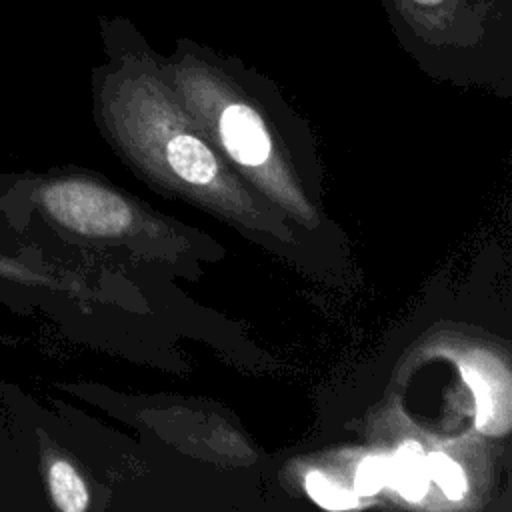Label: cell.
I'll use <instances>...</instances> for the list:
<instances>
[{
	"label": "cell",
	"instance_id": "cell-11",
	"mask_svg": "<svg viewBox=\"0 0 512 512\" xmlns=\"http://www.w3.org/2000/svg\"><path fill=\"white\" fill-rule=\"evenodd\" d=\"M412 2L418 4L420 8H440L448 0H412Z\"/></svg>",
	"mask_w": 512,
	"mask_h": 512
},
{
	"label": "cell",
	"instance_id": "cell-3",
	"mask_svg": "<svg viewBox=\"0 0 512 512\" xmlns=\"http://www.w3.org/2000/svg\"><path fill=\"white\" fill-rule=\"evenodd\" d=\"M428 464L422 448L406 442L392 458L386 460V484L408 500H420L428 488Z\"/></svg>",
	"mask_w": 512,
	"mask_h": 512
},
{
	"label": "cell",
	"instance_id": "cell-4",
	"mask_svg": "<svg viewBox=\"0 0 512 512\" xmlns=\"http://www.w3.org/2000/svg\"><path fill=\"white\" fill-rule=\"evenodd\" d=\"M166 158L172 170L190 184H208L218 170L212 152L190 134L174 136L168 142Z\"/></svg>",
	"mask_w": 512,
	"mask_h": 512
},
{
	"label": "cell",
	"instance_id": "cell-6",
	"mask_svg": "<svg viewBox=\"0 0 512 512\" xmlns=\"http://www.w3.org/2000/svg\"><path fill=\"white\" fill-rule=\"evenodd\" d=\"M16 498V424L8 408V384L0 380V498Z\"/></svg>",
	"mask_w": 512,
	"mask_h": 512
},
{
	"label": "cell",
	"instance_id": "cell-2",
	"mask_svg": "<svg viewBox=\"0 0 512 512\" xmlns=\"http://www.w3.org/2000/svg\"><path fill=\"white\" fill-rule=\"evenodd\" d=\"M220 134L226 150L240 164L256 166L270 154V138L260 116L244 104H230L222 112Z\"/></svg>",
	"mask_w": 512,
	"mask_h": 512
},
{
	"label": "cell",
	"instance_id": "cell-9",
	"mask_svg": "<svg viewBox=\"0 0 512 512\" xmlns=\"http://www.w3.org/2000/svg\"><path fill=\"white\" fill-rule=\"evenodd\" d=\"M426 464H428L430 478L440 486V490L448 498L452 500L462 498L466 490V478L462 468L452 458H448L442 452H432L430 456H426Z\"/></svg>",
	"mask_w": 512,
	"mask_h": 512
},
{
	"label": "cell",
	"instance_id": "cell-10",
	"mask_svg": "<svg viewBox=\"0 0 512 512\" xmlns=\"http://www.w3.org/2000/svg\"><path fill=\"white\" fill-rule=\"evenodd\" d=\"M386 484V460L378 458V456H370L366 458L358 470H356V478H354V488H356V496H372L374 492H378L382 486Z\"/></svg>",
	"mask_w": 512,
	"mask_h": 512
},
{
	"label": "cell",
	"instance_id": "cell-7",
	"mask_svg": "<svg viewBox=\"0 0 512 512\" xmlns=\"http://www.w3.org/2000/svg\"><path fill=\"white\" fill-rule=\"evenodd\" d=\"M306 490L312 496L314 502H318L324 508L330 510H346L356 506V494H352L350 490H346L344 486L332 482L326 474L312 470L306 476Z\"/></svg>",
	"mask_w": 512,
	"mask_h": 512
},
{
	"label": "cell",
	"instance_id": "cell-8",
	"mask_svg": "<svg viewBox=\"0 0 512 512\" xmlns=\"http://www.w3.org/2000/svg\"><path fill=\"white\" fill-rule=\"evenodd\" d=\"M462 374L470 382V388L476 396V424L478 428H490V420L496 416V404L498 396H494L492 378L480 368V366H466L462 368Z\"/></svg>",
	"mask_w": 512,
	"mask_h": 512
},
{
	"label": "cell",
	"instance_id": "cell-1",
	"mask_svg": "<svg viewBox=\"0 0 512 512\" xmlns=\"http://www.w3.org/2000/svg\"><path fill=\"white\" fill-rule=\"evenodd\" d=\"M2 190L26 196L44 218L84 236H116L132 220L130 208L120 196L78 178H56L26 186L10 178Z\"/></svg>",
	"mask_w": 512,
	"mask_h": 512
},
{
	"label": "cell",
	"instance_id": "cell-5",
	"mask_svg": "<svg viewBox=\"0 0 512 512\" xmlns=\"http://www.w3.org/2000/svg\"><path fill=\"white\" fill-rule=\"evenodd\" d=\"M46 484L54 506L62 512H84L90 502L88 488L78 470L62 458L46 464Z\"/></svg>",
	"mask_w": 512,
	"mask_h": 512
}]
</instances>
